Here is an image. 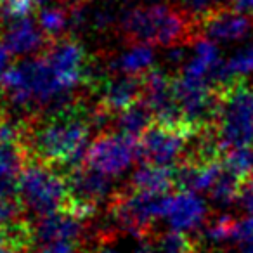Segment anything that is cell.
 <instances>
[{"label": "cell", "instance_id": "19", "mask_svg": "<svg viewBox=\"0 0 253 253\" xmlns=\"http://www.w3.org/2000/svg\"><path fill=\"white\" fill-rule=\"evenodd\" d=\"M94 253H155L148 238L123 232V238H118L115 232L101 234L99 246Z\"/></svg>", "mask_w": 253, "mask_h": 253}, {"label": "cell", "instance_id": "15", "mask_svg": "<svg viewBox=\"0 0 253 253\" xmlns=\"http://www.w3.org/2000/svg\"><path fill=\"white\" fill-rule=\"evenodd\" d=\"M2 43L11 52V56H30L45 45V33L33 19L26 18L7 26Z\"/></svg>", "mask_w": 253, "mask_h": 253}, {"label": "cell", "instance_id": "14", "mask_svg": "<svg viewBox=\"0 0 253 253\" xmlns=\"http://www.w3.org/2000/svg\"><path fill=\"white\" fill-rule=\"evenodd\" d=\"M30 156L23 142L0 141V200H14Z\"/></svg>", "mask_w": 253, "mask_h": 253}, {"label": "cell", "instance_id": "30", "mask_svg": "<svg viewBox=\"0 0 253 253\" xmlns=\"http://www.w3.org/2000/svg\"><path fill=\"white\" fill-rule=\"evenodd\" d=\"M232 9L241 14L253 16V0H232Z\"/></svg>", "mask_w": 253, "mask_h": 253}, {"label": "cell", "instance_id": "28", "mask_svg": "<svg viewBox=\"0 0 253 253\" xmlns=\"http://www.w3.org/2000/svg\"><path fill=\"white\" fill-rule=\"evenodd\" d=\"M177 4L179 11L189 18L191 23H196L207 19L215 11L217 0H177Z\"/></svg>", "mask_w": 253, "mask_h": 253}, {"label": "cell", "instance_id": "21", "mask_svg": "<svg viewBox=\"0 0 253 253\" xmlns=\"http://www.w3.org/2000/svg\"><path fill=\"white\" fill-rule=\"evenodd\" d=\"M224 75L227 85L253 77V40L232 52L224 63Z\"/></svg>", "mask_w": 253, "mask_h": 253}, {"label": "cell", "instance_id": "12", "mask_svg": "<svg viewBox=\"0 0 253 253\" xmlns=\"http://www.w3.org/2000/svg\"><path fill=\"white\" fill-rule=\"evenodd\" d=\"M144 95V77L116 75L106 78L99 85V106L111 115L125 111L142 101Z\"/></svg>", "mask_w": 253, "mask_h": 253}, {"label": "cell", "instance_id": "29", "mask_svg": "<svg viewBox=\"0 0 253 253\" xmlns=\"http://www.w3.org/2000/svg\"><path fill=\"white\" fill-rule=\"evenodd\" d=\"M37 253H77L75 243H50V245L40 246Z\"/></svg>", "mask_w": 253, "mask_h": 253}, {"label": "cell", "instance_id": "8", "mask_svg": "<svg viewBox=\"0 0 253 253\" xmlns=\"http://www.w3.org/2000/svg\"><path fill=\"white\" fill-rule=\"evenodd\" d=\"M66 182L70 191V201L66 208L85 218L94 213L102 201L109 200L111 203L113 198L116 196L113 177L97 172L87 165L68 170Z\"/></svg>", "mask_w": 253, "mask_h": 253}, {"label": "cell", "instance_id": "1", "mask_svg": "<svg viewBox=\"0 0 253 253\" xmlns=\"http://www.w3.org/2000/svg\"><path fill=\"white\" fill-rule=\"evenodd\" d=\"M90 111L84 106L70 104L66 108L45 113L25 123L23 144L30 160L49 167H68L73 170L85 162L92 126Z\"/></svg>", "mask_w": 253, "mask_h": 253}, {"label": "cell", "instance_id": "36", "mask_svg": "<svg viewBox=\"0 0 253 253\" xmlns=\"http://www.w3.org/2000/svg\"><path fill=\"white\" fill-rule=\"evenodd\" d=\"M217 2H222V4H232V0H217Z\"/></svg>", "mask_w": 253, "mask_h": 253}, {"label": "cell", "instance_id": "22", "mask_svg": "<svg viewBox=\"0 0 253 253\" xmlns=\"http://www.w3.org/2000/svg\"><path fill=\"white\" fill-rule=\"evenodd\" d=\"M243 184H245V180H241L232 172H229L224 165V170L220 172L218 179L213 182V186L210 187L208 194H210L211 201L215 205H218V207H229V205L238 201L239 193L243 189Z\"/></svg>", "mask_w": 253, "mask_h": 253}, {"label": "cell", "instance_id": "7", "mask_svg": "<svg viewBox=\"0 0 253 253\" xmlns=\"http://www.w3.org/2000/svg\"><path fill=\"white\" fill-rule=\"evenodd\" d=\"M139 156L141 144L135 137L120 132H106L88 146L85 165L109 177H115L125 172Z\"/></svg>", "mask_w": 253, "mask_h": 253}, {"label": "cell", "instance_id": "18", "mask_svg": "<svg viewBox=\"0 0 253 253\" xmlns=\"http://www.w3.org/2000/svg\"><path fill=\"white\" fill-rule=\"evenodd\" d=\"M116 128L120 134L130 135V137L137 139L139 135H142L149 126L155 123V116L149 111V108L146 106L144 101L137 102L132 108L125 109V111L118 113L116 116Z\"/></svg>", "mask_w": 253, "mask_h": 253}, {"label": "cell", "instance_id": "2", "mask_svg": "<svg viewBox=\"0 0 253 253\" xmlns=\"http://www.w3.org/2000/svg\"><path fill=\"white\" fill-rule=\"evenodd\" d=\"M120 26L132 42L163 47L187 42L191 30L186 16L165 2H149L128 9L120 19Z\"/></svg>", "mask_w": 253, "mask_h": 253}, {"label": "cell", "instance_id": "34", "mask_svg": "<svg viewBox=\"0 0 253 253\" xmlns=\"http://www.w3.org/2000/svg\"><path fill=\"white\" fill-rule=\"evenodd\" d=\"M2 253H30V252H23V250H16V248H11V246H9V248H5Z\"/></svg>", "mask_w": 253, "mask_h": 253}, {"label": "cell", "instance_id": "23", "mask_svg": "<svg viewBox=\"0 0 253 253\" xmlns=\"http://www.w3.org/2000/svg\"><path fill=\"white\" fill-rule=\"evenodd\" d=\"M39 26L45 37L57 39L71 26V9L63 5H47L39 14Z\"/></svg>", "mask_w": 253, "mask_h": 253}, {"label": "cell", "instance_id": "5", "mask_svg": "<svg viewBox=\"0 0 253 253\" xmlns=\"http://www.w3.org/2000/svg\"><path fill=\"white\" fill-rule=\"evenodd\" d=\"M169 200V194H148L128 187L113 198L109 208L123 232L148 238L153 234L155 222L165 218Z\"/></svg>", "mask_w": 253, "mask_h": 253}, {"label": "cell", "instance_id": "24", "mask_svg": "<svg viewBox=\"0 0 253 253\" xmlns=\"http://www.w3.org/2000/svg\"><path fill=\"white\" fill-rule=\"evenodd\" d=\"M236 225L238 220L231 215H220L215 220H211L205 229V238L211 245H225V243H234L236 239Z\"/></svg>", "mask_w": 253, "mask_h": 253}, {"label": "cell", "instance_id": "35", "mask_svg": "<svg viewBox=\"0 0 253 253\" xmlns=\"http://www.w3.org/2000/svg\"><path fill=\"white\" fill-rule=\"evenodd\" d=\"M47 2H50V0H35L37 5H39V4H47Z\"/></svg>", "mask_w": 253, "mask_h": 253}, {"label": "cell", "instance_id": "9", "mask_svg": "<svg viewBox=\"0 0 253 253\" xmlns=\"http://www.w3.org/2000/svg\"><path fill=\"white\" fill-rule=\"evenodd\" d=\"M142 101L153 113L156 123L170 126H184L180 109L173 94V80L162 70H151L144 77ZM187 128V126H186Z\"/></svg>", "mask_w": 253, "mask_h": 253}, {"label": "cell", "instance_id": "16", "mask_svg": "<svg viewBox=\"0 0 253 253\" xmlns=\"http://www.w3.org/2000/svg\"><path fill=\"white\" fill-rule=\"evenodd\" d=\"M130 189L141 191L148 194H169L172 187H175V173L167 167L144 163L134 172L130 180Z\"/></svg>", "mask_w": 253, "mask_h": 253}, {"label": "cell", "instance_id": "3", "mask_svg": "<svg viewBox=\"0 0 253 253\" xmlns=\"http://www.w3.org/2000/svg\"><path fill=\"white\" fill-rule=\"evenodd\" d=\"M218 115L213 135L220 151L253 146V85L234 82L218 90Z\"/></svg>", "mask_w": 253, "mask_h": 253}, {"label": "cell", "instance_id": "25", "mask_svg": "<svg viewBox=\"0 0 253 253\" xmlns=\"http://www.w3.org/2000/svg\"><path fill=\"white\" fill-rule=\"evenodd\" d=\"M225 169L232 172L236 177L245 180L253 172V149L252 148H238L225 151V156L222 158Z\"/></svg>", "mask_w": 253, "mask_h": 253}, {"label": "cell", "instance_id": "20", "mask_svg": "<svg viewBox=\"0 0 253 253\" xmlns=\"http://www.w3.org/2000/svg\"><path fill=\"white\" fill-rule=\"evenodd\" d=\"M151 248L155 253H196V243L187 234L169 229L155 236H148Z\"/></svg>", "mask_w": 253, "mask_h": 253}, {"label": "cell", "instance_id": "32", "mask_svg": "<svg viewBox=\"0 0 253 253\" xmlns=\"http://www.w3.org/2000/svg\"><path fill=\"white\" fill-rule=\"evenodd\" d=\"M241 253H253V236L250 239H246L245 243H241Z\"/></svg>", "mask_w": 253, "mask_h": 253}, {"label": "cell", "instance_id": "31", "mask_svg": "<svg viewBox=\"0 0 253 253\" xmlns=\"http://www.w3.org/2000/svg\"><path fill=\"white\" fill-rule=\"evenodd\" d=\"M9 57H11V52L5 49L4 43H0V84H2V78L9 70Z\"/></svg>", "mask_w": 253, "mask_h": 253}, {"label": "cell", "instance_id": "13", "mask_svg": "<svg viewBox=\"0 0 253 253\" xmlns=\"http://www.w3.org/2000/svg\"><path fill=\"white\" fill-rule=\"evenodd\" d=\"M201 25L207 39L213 40L215 43H234L250 35L253 21L250 16L241 14L234 9H218L203 19Z\"/></svg>", "mask_w": 253, "mask_h": 253}, {"label": "cell", "instance_id": "4", "mask_svg": "<svg viewBox=\"0 0 253 253\" xmlns=\"http://www.w3.org/2000/svg\"><path fill=\"white\" fill-rule=\"evenodd\" d=\"M19 201L25 211L37 218L47 217L68 207L70 191L66 177L54 167L28 160L19 180Z\"/></svg>", "mask_w": 253, "mask_h": 253}, {"label": "cell", "instance_id": "26", "mask_svg": "<svg viewBox=\"0 0 253 253\" xmlns=\"http://www.w3.org/2000/svg\"><path fill=\"white\" fill-rule=\"evenodd\" d=\"M23 213L25 208L19 200H0V231L12 232L23 227L26 224Z\"/></svg>", "mask_w": 253, "mask_h": 253}, {"label": "cell", "instance_id": "10", "mask_svg": "<svg viewBox=\"0 0 253 253\" xmlns=\"http://www.w3.org/2000/svg\"><path fill=\"white\" fill-rule=\"evenodd\" d=\"M85 220L87 218L70 208H63L56 213L39 218V222L32 225L33 245L40 248L50 243H77L84 236Z\"/></svg>", "mask_w": 253, "mask_h": 253}, {"label": "cell", "instance_id": "27", "mask_svg": "<svg viewBox=\"0 0 253 253\" xmlns=\"http://www.w3.org/2000/svg\"><path fill=\"white\" fill-rule=\"evenodd\" d=\"M35 5V0H0V23L9 26L26 19Z\"/></svg>", "mask_w": 253, "mask_h": 253}, {"label": "cell", "instance_id": "6", "mask_svg": "<svg viewBox=\"0 0 253 253\" xmlns=\"http://www.w3.org/2000/svg\"><path fill=\"white\" fill-rule=\"evenodd\" d=\"M196 135L186 126H170L155 122L141 135V158H144V163L175 169L187 160V146Z\"/></svg>", "mask_w": 253, "mask_h": 253}, {"label": "cell", "instance_id": "11", "mask_svg": "<svg viewBox=\"0 0 253 253\" xmlns=\"http://www.w3.org/2000/svg\"><path fill=\"white\" fill-rule=\"evenodd\" d=\"M208 217V205L193 191H179L170 196L165 210V220L170 229L179 232H193L205 225Z\"/></svg>", "mask_w": 253, "mask_h": 253}, {"label": "cell", "instance_id": "33", "mask_svg": "<svg viewBox=\"0 0 253 253\" xmlns=\"http://www.w3.org/2000/svg\"><path fill=\"white\" fill-rule=\"evenodd\" d=\"M5 248H9V239H7V234H5V232L0 231V253L4 252Z\"/></svg>", "mask_w": 253, "mask_h": 253}, {"label": "cell", "instance_id": "17", "mask_svg": "<svg viewBox=\"0 0 253 253\" xmlns=\"http://www.w3.org/2000/svg\"><path fill=\"white\" fill-rule=\"evenodd\" d=\"M155 63V50L151 45L146 43H135L116 56L111 63V70L118 71V75H128V77H141L149 73Z\"/></svg>", "mask_w": 253, "mask_h": 253}]
</instances>
